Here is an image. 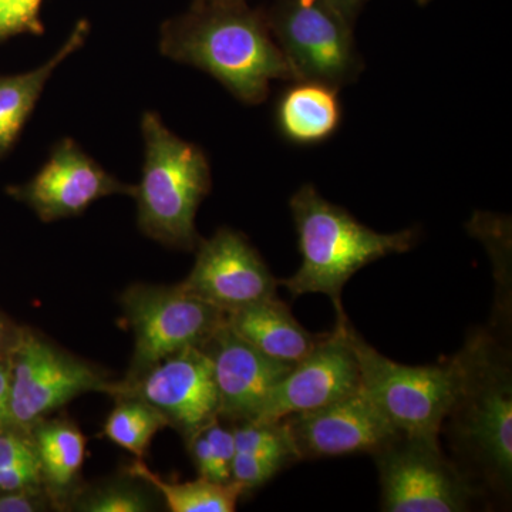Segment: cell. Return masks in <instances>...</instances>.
I'll return each instance as SVG.
<instances>
[{"mask_svg": "<svg viewBox=\"0 0 512 512\" xmlns=\"http://www.w3.org/2000/svg\"><path fill=\"white\" fill-rule=\"evenodd\" d=\"M110 396L137 397L150 403L185 441L217 420L220 412L214 367L201 348L181 350L141 375L113 382Z\"/></svg>", "mask_w": 512, "mask_h": 512, "instance_id": "obj_10", "label": "cell"}, {"mask_svg": "<svg viewBox=\"0 0 512 512\" xmlns=\"http://www.w3.org/2000/svg\"><path fill=\"white\" fill-rule=\"evenodd\" d=\"M282 421L301 461L362 453L373 456L400 434L362 386L338 402Z\"/></svg>", "mask_w": 512, "mask_h": 512, "instance_id": "obj_14", "label": "cell"}, {"mask_svg": "<svg viewBox=\"0 0 512 512\" xmlns=\"http://www.w3.org/2000/svg\"><path fill=\"white\" fill-rule=\"evenodd\" d=\"M197 248L194 268L178 284L183 291L225 313L276 296L278 279L244 235L221 228Z\"/></svg>", "mask_w": 512, "mask_h": 512, "instance_id": "obj_12", "label": "cell"}, {"mask_svg": "<svg viewBox=\"0 0 512 512\" xmlns=\"http://www.w3.org/2000/svg\"><path fill=\"white\" fill-rule=\"evenodd\" d=\"M165 427H170V421L150 403L137 397H116L103 433L111 443L141 458L154 436Z\"/></svg>", "mask_w": 512, "mask_h": 512, "instance_id": "obj_21", "label": "cell"}, {"mask_svg": "<svg viewBox=\"0 0 512 512\" xmlns=\"http://www.w3.org/2000/svg\"><path fill=\"white\" fill-rule=\"evenodd\" d=\"M3 338H5V328H3V323L0 322V345H2Z\"/></svg>", "mask_w": 512, "mask_h": 512, "instance_id": "obj_31", "label": "cell"}, {"mask_svg": "<svg viewBox=\"0 0 512 512\" xmlns=\"http://www.w3.org/2000/svg\"><path fill=\"white\" fill-rule=\"evenodd\" d=\"M89 30V23L80 20L74 26L69 39L45 64L32 72L0 76V157L8 153L13 143L18 140L20 131L35 109L49 77L67 57L84 45Z\"/></svg>", "mask_w": 512, "mask_h": 512, "instance_id": "obj_18", "label": "cell"}, {"mask_svg": "<svg viewBox=\"0 0 512 512\" xmlns=\"http://www.w3.org/2000/svg\"><path fill=\"white\" fill-rule=\"evenodd\" d=\"M296 463L288 457L259 456V454L235 453L231 478L241 484L245 491H252L268 483L284 468Z\"/></svg>", "mask_w": 512, "mask_h": 512, "instance_id": "obj_24", "label": "cell"}, {"mask_svg": "<svg viewBox=\"0 0 512 512\" xmlns=\"http://www.w3.org/2000/svg\"><path fill=\"white\" fill-rule=\"evenodd\" d=\"M2 429H3V427H2V426H0V430H2Z\"/></svg>", "mask_w": 512, "mask_h": 512, "instance_id": "obj_33", "label": "cell"}, {"mask_svg": "<svg viewBox=\"0 0 512 512\" xmlns=\"http://www.w3.org/2000/svg\"><path fill=\"white\" fill-rule=\"evenodd\" d=\"M379 471L382 511L464 512L483 500L440 441L394 437L373 454Z\"/></svg>", "mask_w": 512, "mask_h": 512, "instance_id": "obj_7", "label": "cell"}, {"mask_svg": "<svg viewBox=\"0 0 512 512\" xmlns=\"http://www.w3.org/2000/svg\"><path fill=\"white\" fill-rule=\"evenodd\" d=\"M13 429L15 430L3 427L0 430V468L18 466V464L37 460L32 434L26 436V430L19 429V427L13 426Z\"/></svg>", "mask_w": 512, "mask_h": 512, "instance_id": "obj_27", "label": "cell"}, {"mask_svg": "<svg viewBox=\"0 0 512 512\" xmlns=\"http://www.w3.org/2000/svg\"><path fill=\"white\" fill-rule=\"evenodd\" d=\"M9 357L10 426L26 431L80 394H110L113 386L96 367L32 330L16 336Z\"/></svg>", "mask_w": 512, "mask_h": 512, "instance_id": "obj_9", "label": "cell"}, {"mask_svg": "<svg viewBox=\"0 0 512 512\" xmlns=\"http://www.w3.org/2000/svg\"><path fill=\"white\" fill-rule=\"evenodd\" d=\"M302 264L278 281L293 298L306 293L329 296L336 320H346L342 291L356 272L377 259L404 254L417 241L416 229L380 234L353 218L345 208L322 197L313 185H303L291 198Z\"/></svg>", "mask_w": 512, "mask_h": 512, "instance_id": "obj_3", "label": "cell"}, {"mask_svg": "<svg viewBox=\"0 0 512 512\" xmlns=\"http://www.w3.org/2000/svg\"><path fill=\"white\" fill-rule=\"evenodd\" d=\"M127 473L153 487L171 512H234L239 498L247 493L235 481L218 483L200 477L188 483H170L153 473L141 458L128 467Z\"/></svg>", "mask_w": 512, "mask_h": 512, "instance_id": "obj_20", "label": "cell"}, {"mask_svg": "<svg viewBox=\"0 0 512 512\" xmlns=\"http://www.w3.org/2000/svg\"><path fill=\"white\" fill-rule=\"evenodd\" d=\"M265 18L293 82L309 80L338 90L356 82L363 60L353 25L328 0H275Z\"/></svg>", "mask_w": 512, "mask_h": 512, "instance_id": "obj_6", "label": "cell"}, {"mask_svg": "<svg viewBox=\"0 0 512 512\" xmlns=\"http://www.w3.org/2000/svg\"><path fill=\"white\" fill-rule=\"evenodd\" d=\"M160 49L211 74L247 104L262 103L274 80L293 82L265 13L245 0H194L187 13L164 23Z\"/></svg>", "mask_w": 512, "mask_h": 512, "instance_id": "obj_2", "label": "cell"}, {"mask_svg": "<svg viewBox=\"0 0 512 512\" xmlns=\"http://www.w3.org/2000/svg\"><path fill=\"white\" fill-rule=\"evenodd\" d=\"M121 306L134 333L126 379L181 350L201 348L227 320V313L178 285L130 286L121 296Z\"/></svg>", "mask_w": 512, "mask_h": 512, "instance_id": "obj_8", "label": "cell"}, {"mask_svg": "<svg viewBox=\"0 0 512 512\" xmlns=\"http://www.w3.org/2000/svg\"><path fill=\"white\" fill-rule=\"evenodd\" d=\"M419 5H427V3L431 2V0H416Z\"/></svg>", "mask_w": 512, "mask_h": 512, "instance_id": "obj_32", "label": "cell"}, {"mask_svg": "<svg viewBox=\"0 0 512 512\" xmlns=\"http://www.w3.org/2000/svg\"><path fill=\"white\" fill-rule=\"evenodd\" d=\"M201 349L214 367L220 397L218 419L241 424L255 421L279 382L293 367L259 352L231 330L225 320Z\"/></svg>", "mask_w": 512, "mask_h": 512, "instance_id": "obj_15", "label": "cell"}, {"mask_svg": "<svg viewBox=\"0 0 512 512\" xmlns=\"http://www.w3.org/2000/svg\"><path fill=\"white\" fill-rule=\"evenodd\" d=\"M43 484L57 507L72 494L86 458V437L69 420L43 419L30 429Z\"/></svg>", "mask_w": 512, "mask_h": 512, "instance_id": "obj_19", "label": "cell"}, {"mask_svg": "<svg viewBox=\"0 0 512 512\" xmlns=\"http://www.w3.org/2000/svg\"><path fill=\"white\" fill-rule=\"evenodd\" d=\"M57 507L46 487L0 493V512H36Z\"/></svg>", "mask_w": 512, "mask_h": 512, "instance_id": "obj_28", "label": "cell"}, {"mask_svg": "<svg viewBox=\"0 0 512 512\" xmlns=\"http://www.w3.org/2000/svg\"><path fill=\"white\" fill-rule=\"evenodd\" d=\"M136 190V185L121 183L107 173L72 138H63L42 170L10 192L28 204L40 220L53 222L82 214L100 198L116 194L134 197Z\"/></svg>", "mask_w": 512, "mask_h": 512, "instance_id": "obj_13", "label": "cell"}, {"mask_svg": "<svg viewBox=\"0 0 512 512\" xmlns=\"http://www.w3.org/2000/svg\"><path fill=\"white\" fill-rule=\"evenodd\" d=\"M146 161L137 185L138 227L168 247L197 248L195 228L200 204L211 191V167L204 151L171 133L160 116L147 111L141 119Z\"/></svg>", "mask_w": 512, "mask_h": 512, "instance_id": "obj_4", "label": "cell"}, {"mask_svg": "<svg viewBox=\"0 0 512 512\" xmlns=\"http://www.w3.org/2000/svg\"><path fill=\"white\" fill-rule=\"evenodd\" d=\"M234 433L237 453L259 454V456L288 457L299 460L293 446L291 434L284 421L274 423H248L237 424Z\"/></svg>", "mask_w": 512, "mask_h": 512, "instance_id": "obj_23", "label": "cell"}, {"mask_svg": "<svg viewBox=\"0 0 512 512\" xmlns=\"http://www.w3.org/2000/svg\"><path fill=\"white\" fill-rule=\"evenodd\" d=\"M227 325L239 338L279 362H301L318 345L281 299L269 298L227 313Z\"/></svg>", "mask_w": 512, "mask_h": 512, "instance_id": "obj_16", "label": "cell"}, {"mask_svg": "<svg viewBox=\"0 0 512 512\" xmlns=\"http://www.w3.org/2000/svg\"><path fill=\"white\" fill-rule=\"evenodd\" d=\"M36 487H45L39 461L0 468V493Z\"/></svg>", "mask_w": 512, "mask_h": 512, "instance_id": "obj_29", "label": "cell"}, {"mask_svg": "<svg viewBox=\"0 0 512 512\" xmlns=\"http://www.w3.org/2000/svg\"><path fill=\"white\" fill-rule=\"evenodd\" d=\"M463 349V383L441 430H446L454 463L483 498L507 501L512 487L511 352L490 329L474 330Z\"/></svg>", "mask_w": 512, "mask_h": 512, "instance_id": "obj_1", "label": "cell"}, {"mask_svg": "<svg viewBox=\"0 0 512 512\" xmlns=\"http://www.w3.org/2000/svg\"><path fill=\"white\" fill-rule=\"evenodd\" d=\"M201 2H204V0H201Z\"/></svg>", "mask_w": 512, "mask_h": 512, "instance_id": "obj_34", "label": "cell"}, {"mask_svg": "<svg viewBox=\"0 0 512 512\" xmlns=\"http://www.w3.org/2000/svg\"><path fill=\"white\" fill-rule=\"evenodd\" d=\"M276 104V124L286 140L301 146L323 143L338 131L342 107L338 89L295 80Z\"/></svg>", "mask_w": 512, "mask_h": 512, "instance_id": "obj_17", "label": "cell"}, {"mask_svg": "<svg viewBox=\"0 0 512 512\" xmlns=\"http://www.w3.org/2000/svg\"><path fill=\"white\" fill-rule=\"evenodd\" d=\"M42 0H0V40L20 33L42 35Z\"/></svg>", "mask_w": 512, "mask_h": 512, "instance_id": "obj_25", "label": "cell"}, {"mask_svg": "<svg viewBox=\"0 0 512 512\" xmlns=\"http://www.w3.org/2000/svg\"><path fill=\"white\" fill-rule=\"evenodd\" d=\"M349 319L336 320L332 332L293 365L269 396L256 423H274L293 414L322 409L356 392L360 370L349 336Z\"/></svg>", "mask_w": 512, "mask_h": 512, "instance_id": "obj_11", "label": "cell"}, {"mask_svg": "<svg viewBox=\"0 0 512 512\" xmlns=\"http://www.w3.org/2000/svg\"><path fill=\"white\" fill-rule=\"evenodd\" d=\"M328 2L336 9V12L340 13L343 18L353 25L357 13L360 12L367 0H328Z\"/></svg>", "mask_w": 512, "mask_h": 512, "instance_id": "obj_30", "label": "cell"}, {"mask_svg": "<svg viewBox=\"0 0 512 512\" xmlns=\"http://www.w3.org/2000/svg\"><path fill=\"white\" fill-rule=\"evenodd\" d=\"M97 485L76 497L73 510L83 512H147L153 511L150 494L137 477Z\"/></svg>", "mask_w": 512, "mask_h": 512, "instance_id": "obj_22", "label": "cell"}, {"mask_svg": "<svg viewBox=\"0 0 512 512\" xmlns=\"http://www.w3.org/2000/svg\"><path fill=\"white\" fill-rule=\"evenodd\" d=\"M202 431H204L208 444H210L215 467V481L229 483V481H232V461H234L235 453H237L234 433H232V430L222 427L220 419L212 421Z\"/></svg>", "mask_w": 512, "mask_h": 512, "instance_id": "obj_26", "label": "cell"}, {"mask_svg": "<svg viewBox=\"0 0 512 512\" xmlns=\"http://www.w3.org/2000/svg\"><path fill=\"white\" fill-rule=\"evenodd\" d=\"M350 342L360 370V386L377 409L404 436L440 441L466 370V353L429 366H407L377 352L350 325Z\"/></svg>", "mask_w": 512, "mask_h": 512, "instance_id": "obj_5", "label": "cell"}]
</instances>
